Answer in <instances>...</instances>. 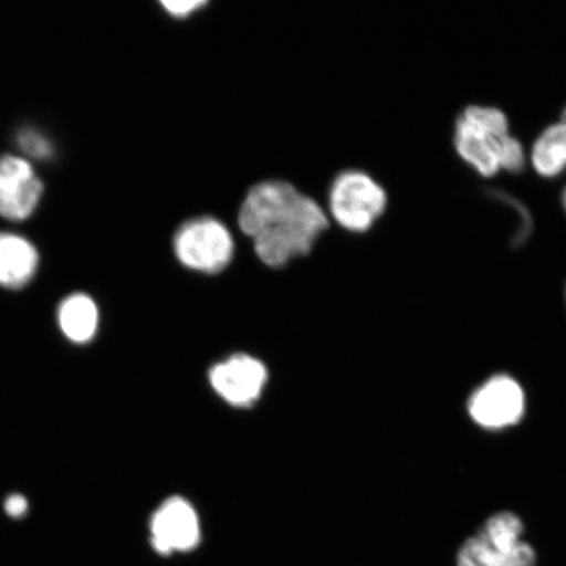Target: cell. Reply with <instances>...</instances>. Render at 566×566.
<instances>
[{"instance_id":"obj_4","label":"cell","mask_w":566,"mask_h":566,"mask_svg":"<svg viewBox=\"0 0 566 566\" xmlns=\"http://www.w3.org/2000/svg\"><path fill=\"white\" fill-rule=\"evenodd\" d=\"M388 196L384 187L363 171H345L336 177L329 192V210L343 229L369 231L385 214Z\"/></svg>"},{"instance_id":"obj_12","label":"cell","mask_w":566,"mask_h":566,"mask_svg":"<svg viewBox=\"0 0 566 566\" xmlns=\"http://www.w3.org/2000/svg\"><path fill=\"white\" fill-rule=\"evenodd\" d=\"M59 321L63 334L71 342L88 343L95 336L98 323L97 307L90 296L75 294L63 301Z\"/></svg>"},{"instance_id":"obj_16","label":"cell","mask_w":566,"mask_h":566,"mask_svg":"<svg viewBox=\"0 0 566 566\" xmlns=\"http://www.w3.org/2000/svg\"><path fill=\"white\" fill-rule=\"evenodd\" d=\"M562 119H564V122H566V106H565V109L563 111ZM562 203H563V208H564V210L566 212V186H565V188L563 190Z\"/></svg>"},{"instance_id":"obj_1","label":"cell","mask_w":566,"mask_h":566,"mask_svg":"<svg viewBox=\"0 0 566 566\" xmlns=\"http://www.w3.org/2000/svg\"><path fill=\"white\" fill-rule=\"evenodd\" d=\"M239 226L253 239L260 260L279 268L311 252L327 230L328 218L321 205L290 184L266 181L253 187L245 197Z\"/></svg>"},{"instance_id":"obj_17","label":"cell","mask_w":566,"mask_h":566,"mask_svg":"<svg viewBox=\"0 0 566 566\" xmlns=\"http://www.w3.org/2000/svg\"><path fill=\"white\" fill-rule=\"evenodd\" d=\"M565 296H566V290H565Z\"/></svg>"},{"instance_id":"obj_2","label":"cell","mask_w":566,"mask_h":566,"mask_svg":"<svg viewBox=\"0 0 566 566\" xmlns=\"http://www.w3.org/2000/svg\"><path fill=\"white\" fill-rule=\"evenodd\" d=\"M525 523L513 512L495 513L463 542L457 566H535L536 551L525 537Z\"/></svg>"},{"instance_id":"obj_7","label":"cell","mask_w":566,"mask_h":566,"mask_svg":"<svg viewBox=\"0 0 566 566\" xmlns=\"http://www.w3.org/2000/svg\"><path fill=\"white\" fill-rule=\"evenodd\" d=\"M200 539V521L186 500L169 499L153 515L151 544L158 554L192 551Z\"/></svg>"},{"instance_id":"obj_13","label":"cell","mask_w":566,"mask_h":566,"mask_svg":"<svg viewBox=\"0 0 566 566\" xmlns=\"http://www.w3.org/2000/svg\"><path fill=\"white\" fill-rule=\"evenodd\" d=\"M19 145L35 159H49L53 155L51 140L34 129H25L19 134Z\"/></svg>"},{"instance_id":"obj_6","label":"cell","mask_w":566,"mask_h":566,"mask_svg":"<svg viewBox=\"0 0 566 566\" xmlns=\"http://www.w3.org/2000/svg\"><path fill=\"white\" fill-rule=\"evenodd\" d=\"M175 252L180 263L193 271L218 273L230 264L233 240L217 219L198 218L176 233Z\"/></svg>"},{"instance_id":"obj_9","label":"cell","mask_w":566,"mask_h":566,"mask_svg":"<svg viewBox=\"0 0 566 566\" xmlns=\"http://www.w3.org/2000/svg\"><path fill=\"white\" fill-rule=\"evenodd\" d=\"M266 379L265 366L250 356L231 357L210 373L211 386L235 407L253 405L263 392Z\"/></svg>"},{"instance_id":"obj_11","label":"cell","mask_w":566,"mask_h":566,"mask_svg":"<svg viewBox=\"0 0 566 566\" xmlns=\"http://www.w3.org/2000/svg\"><path fill=\"white\" fill-rule=\"evenodd\" d=\"M531 166L544 179H556L566 171V122L560 119L544 129L530 151Z\"/></svg>"},{"instance_id":"obj_3","label":"cell","mask_w":566,"mask_h":566,"mask_svg":"<svg viewBox=\"0 0 566 566\" xmlns=\"http://www.w3.org/2000/svg\"><path fill=\"white\" fill-rule=\"evenodd\" d=\"M512 137L505 113L494 106H467L455 123V150L480 176L492 177L502 171Z\"/></svg>"},{"instance_id":"obj_5","label":"cell","mask_w":566,"mask_h":566,"mask_svg":"<svg viewBox=\"0 0 566 566\" xmlns=\"http://www.w3.org/2000/svg\"><path fill=\"white\" fill-rule=\"evenodd\" d=\"M525 389L512 375L495 374L473 389L467 400V413L480 429L501 431L525 419Z\"/></svg>"},{"instance_id":"obj_8","label":"cell","mask_w":566,"mask_h":566,"mask_svg":"<svg viewBox=\"0 0 566 566\" xmlns=\"http://www.w3.org/2000/svg\"><path fill=\"white\" fill-rule=\"evenodd\" d=\"M42 182L30 163L17 157L0 159V216L24 221L40 202Z\"/></svg>"},{"instance_id":"obj_10","label":"cell","mask_w":566,"mask_h":566,"mask_svg":"<svg viewBox=\"0 0 566 566\" xmlns=\"http://www.w3.org/2000/svg\"><path fill=\"white\" fill-rule=\"evenodd\" d=\"M38 265V251L28 240L13 233H0V286H25L33 279Z\"/></svg>"},{"instance_id":"obj_15","label":"cell","mask_w":566,"mask_h":566,"mask_svg":"<svg viewBox=\"0 0 566 566\" xmlns=\"http://www.w3.org/2000/svg\"><path fill=\"white\" fill-rule=\"evenodd\" d=\"M4 509L6 513L12 516V518H21L28 512V502L23 495L13 494L6 500Z\"/></svg>"},{"instance_id":"obj_14","label":"cell","mask_w":566,"mask_h":566,"mask_svg":"<svg viewBox=\"0 0 566 566\" xmlns=\"http://www.w3.org/2000/svg\"><path fill=\"white\" fill-rule=\"evenodd\" d=\"M168 13L175 18H187L190 13L207 6L203 0H180V2H161Z\"/></svg>"}]
</instances>
